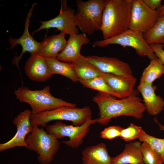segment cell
I'll return each instance as SVG.
<instances>
[{
    "mask_svg": "<svg viewBox=\"0 0 164 164\" xmlns=\"http://www.w3.org/2000/svg\"><path fill=\"white\" fill-rule=\"evenodd\" d=\"M122 128L119 126H111L105 128L100 133L101 138L105 139L112 140L120 137Z\"/></svg>",
    "mask_w": 164,
    "mask_h": 164,
    "instance_id": "f1b7e54d",
    "label": "cell"
},
{
    "mask_svg": "<svg viewBox=\"0 0 164 164\" xmlns=\"http://www.w3.org/2000/svg\"><path fill=\"white\" fill-rule=\"evenodd\" d=\"M91 119V111L88 106L82 108L62 106L40 113L32 114L30 121L32 125L43 128L46 127L48 122L54 120L70 121L74 126H80Z\"/></svg>",
    "mask_w": 164,
    "mask_h": 164,
    "instance_id": "5b68a950",
    "label": "cell"
},
{
    "mask_svg": "<svg viewBox=\"0 0 164 164\" xmlns=\"http://www.w3.org/2000/svg\"><path fill=\"white\" fill-rule=\"evenodd\" d=\"M36 4L35 3L32 5L27 14L25 24V29L22 36L18 39L10 37L9 39V42L10 45V49L14 48L18 44L20 45L22 48V51L20 55L15 56L12 62V63L15 65L19 70V61L25 53L28 52L32 54L39 52L40 43L37 42L33 38L30 34L29 30L30 19L32 15L34 7Z\"/></svg>",
    "mask_w": 164,
    "mask_h": 164,
    "instance_id": "4fadbf2b",
    "label": "cell"
},
{
    "mask_svg": "<svg viewBox=\"0 0 164 164\" xmlns=\"http://www.w3.org/2000/svg\"><path fill=\"white\" fill-rule=\"evenodd\" d=\"M62 32L45 38L40 43L38 53L45 58H56L64 49L67 41Z\"/></svg>",
    "mask_w": 164,
    "mask_h": 164,
    "instance_id": "ac0fdd59",
    "label": "cell"
},
{
    "mask_svg": "<svg viewBox=\"0 0 164 164\" xmlns=\"http://www.w3.org/2000/svg\"><path fill=\"white\" fill-rule=\"evenodd\" d=\"M86 57L88 61L102 72L126 77L133 76L129 65L116 58L95 55Z\"/></svg>",
    "mask_w": 164,
    "mask_h": 164,
    "instance_id": "7c38bea8",
    "label": "cell"
},
{
    "mask_svg": "<svg viewBox=\"0 0 164 164\" xmlns=\"http://www.w3.org/2000/svg\"><path fill=\"white\" fill-rule=\"evenodd\" d=\"M106 0H77L75 19L82 33L89 35L101 30Z\"/></svg>",
    "mask_w": 164,
    "mask_h": 164,
    "instance_id": "277c9868",
    "label": "cell"
},
{
    "mask_svg": "<svg viewBox=\"0 0 164 164\" xmlns=\"http://www.w3.org/2000/svg\"><path fill=\"white\" fill-rule=\"evenodd\" d=\"M61 5L59 15L55 18L46 21H40L41 25L33 33L41 30L56 28L66 34L69 35L78 34V29L74 17L75 11L69 7L66 0L60 1Z\"/></svg>",
    "mask_w": 164,
    "mask_h": 164,
    "instance_id": "30bf717a",
    "label": "cell"
},
{
    "mask_svg": "<svg viewBox=\"0 0 164 164\" xmlns=\"http://www.w3.org/2000/svg\"><path fill=\"white\" fill-rule=\"evenodd\" d=\"M143 162L144 164H162V158L160 155L153 149L147 143L141 144Z\"/></svg>",
    "mask_w": 164,
    "mask_h": 164,
    "instance_id": "4316f807",
    "label": "cell"
},
{
    "mask_svg": "<svg viewBox=\"0 0 164 164\" xmlns=\"http://www.w3.org/2000/svg\"><path fill=\"white\" fill-rule=\"evenodd\" d=\"M143 1L149 7L155 10H157L162 5L161 0H143Z\"/></svg>",
    "mask_w": 164,
    "mask_h": 164,
    "instance_id": "4dcf8cb0",
    "label": "cell"
},
{
    "mask_svg": "<svg viewBox=\"0 0 164 164\" xmlns=\"http://www.w3.org/2000/svg\"><path fill=\"white\" fill-rule=\"evenodd\" d=\"M142 128L133 123H131L127 128H123L120 137L126 142L138 138V134Z\"/></svg>",
    "mask_w": 164,
    "mask_h": 164,
    "instance_id": "83f0119b",
    "label": "cell"
},
{
    "mask_svg": "<svg viewBox=\"0 0 164 164\" xmlns=\"http://www.w3.org/2000/svg\"><path fill=\"white\" fill-rule=\"evenodd\" d=\"M138 138L141 142L147 143L153 149L159 153L162 157L164 164V139L149 135L142 128L138 134Z\"/></svg>",
    "mask_w": 164,
    "mask_h": 164,
    "instance_id": "484cf974",
    "label": "cell"
},
{
    "mask_svg": "<svg viewBox=\"0 0 164 164\" xmlns=\"http://www.w3.org/2000/svg\"><path fill=\"white\" fill-rule=\"evenodd\" d=\"M111 88L123 98L131 95L135 90L137 79L133 76L126 77L102 72L101 76Z\"/></svg>",
    "mask_w": 164,
    "mask_h": 164,
    "instance_id": "e0dca14e",
    "label": "cell"
},
{
    "mask_svg": "<svg viewBox=\"0 0 164 164\" xmlns=\"http://www.w3.org/2000/svg\"><path fill=\"white\" fill-rule=\"evenodd\" d=\"M162 44L163 46L164 47V43L163 44Z\"/></svg>",
    "mask_w": 164,
    "mask_h": 164,
    "instance_id": "836d02e7",
    "label": "cell"
},
{
    "mask_svg": "<svg viewBox=\"0 0 164 164\" xmlns=\"http://www.w3.org/2000/svg\"><path fill=\"white\" fill-rule=\"evenodd\" d=\"M141 144L138 141L126 144L121 153L112 157V164H140L143 163Z\"/></svg>",
    "mask_w": 164,
    "mask_h": 164,
    "instance_id": "ffe728a7",
    "label": "cell"
},
{
    "mask_svg": "<svg viewBox=\"0 0 164 164\" xmlns=\"http://www.w3.org/2000/svg\"><path fill=\"white\" fill-rule=\"evenodd\" d=\"M143 35L149 45L163 44L164 43V14L159 16L152 28Z\"/></svg>",
    "mask_w": 164,
    "mask_h": 164,
    "instance_id": "cb8c5ba5",
    "label": "cell"
},
{
    "mask_svg": "<svg viewBox=\"0 0 164 164\" xmlns=\"http://www.w3.org/2000/svg\"><path fill=\"white\" fill-rule=\"evenodd\" d=\"M164 74V64L157 58L151 60L144 70L140 83L152 84L154 81L160 78Z\"/></svg>",
    "mask_w": 164,
    "mask_h": 164,
    "instance_id": "603a6c76",
    "label": "cell"
},
{
    "mask_svg": "<svg viewBox=\"0 0 164 164\" xmlns=\"http://www.w3.org/2000/svg\"><path fill=\"white\" fill-rule=\"evenodd\" d=\"M31 54L24 67L26 75L32 80L45 81L53 75L45 58L38 53Z\"/></svg>",
    "mask_w": 164,
    "mask_h": 164,
    "instance_id": "5bb4252c",
    "label": "cell"
},
{
    "mask_svg": "<svg viewBox=\"0 0 164 164\" xmlns=\"http://www.w3.org/2000/svg\"><path fill=\"white\" fill-rule=\"evenodd\" d=\"M144 164V163L143 162V163H141V164Z\"/></svg>",
    "mask_w": 164,
    "mask_h": 164,
    "instance_id": "e575fe53",
    "label": "cell"
},
{
    "mask_svg": "<svg viewBox=\"0 0 164 164\" xmlns=\"http://www.w3.org/2000/svg\"><path fill=\"white\" fill-rule=\"evenodd\" d=\"M157 87L145 83H139L137 90L143 98L146 111L149 114L156 116L164 109V101L155 93Z\"/></svg>",
    "mask_w": 164,
    "mask_h": 164,
    "instance_id": "9a60e30c",
    "label": "cell"
},
{
    "mask_svg": "<svg viewBox=\"0 0 164 164\" xmlns=\"http://www.w3.org/2000/svg\"><path fill=\"white\" fill-rule=\"evenodd\" d=\"M50 87L47 86L40 90H32L27 87H19L14 92L16 99L22 103L29 104L32 114L55 109L62 106L76 107L75 104L56 98L50 92Z\"/></svg>",
    "mask_w": 164,
    "mask_h": 164,
    "instance_id": "3957f363",
    "label": "cell"
},
{
    "mask_svg": "<svg viewBox=\"0 0 164 164\" xmlns=\"http://www.w3.org/2000/svg\"><path fill=\"white\" fill-rule=\"evenodd\" d=\"M32 114L31 111L26 109L14 118L13 123L16 126V132L11 139L5 143L0 144V152L16 147L27 148L26 138L27 135L32 129V125L30 121Z\"/></svg>",
    "mask_w": 164,
    "mask_h": 164,
    "instance_id": "8fae6325",
    "label": "cell"
},
{
    "mask_svg": "<svg viewBox=\"0 0 164 164\" xmlns=\"http://www.w3.org/2000/svg\"><path fill=\"white\" fill-rule=\"evenodd\" d=\"M132 0H106L101 29L104 39L129 29Z\"/></svg>",
    "mask_w": 164,
    "mask_h": 164,
    "instance_id": "7a4b0ae2",
    "label": "cell"
},
{
    "mask_svg": "<svg viewBox=\"0 0 164 164\" xmlns=\"http://www.w3.org/2000/svg\"><path fill=\"white\" fill-rule=\"evenodd\" d=\"M90 42L86 35L82 33L70 35L64 49L56 58L61 61L71 63L81 54L82 46Z\"/></svg>",
    "mask_w": 164,
    "mask_h": 164,
    "instance_id": "2e32d148",
    "label": "cell"
},
{
    "mask_svg": "<svg viewBox=\"0 0 164 164\" xmlns=\"http://www.w3.org/2000/svg\"><path fill=\"white\" fill-rule=\"evenodd\" d=\"M25 141L27 149L38 155V160L41 164H50L60 145L58 139L48 133L43 127L39 128L36 125H32V130L27 135Z\"/></svg>",
    "mask_w": 164,
    "mask_h": 164,
    "instance_id": "8992f818",
    "label": "cell"
},
{
    "mask_svg": "<svg viewBox=\"0 0 164 164\" xmlns=\"http://www.w3.org/2000/svg\"><path fill=\"white\" fill-rule=\"evenodd\" d=\"M111 44H118L124 47H132L138 55L142 57L146 56L150 60L157 58L150 45L145 40L143 33L139 32L128 29L111 38L96 40L94 45L103 48Z\"/></svg>",
    "mask_w": 164,
    "mask_h": 164,
    "instance_id": "52a82bcc",
    "label": "cell"
},
{
    "mask_svg": "<svg viewBox=\"0 0 164 164\" xmlns=\"http://www.w3.org/2000/svg\"><path fill=\"white\" fill-rule=\"evenodd\" d=\"M70 63L77 75L79 82L101 76L102 73L81 54Z\"/></svg>",
    "mask_w": 164,
    "mask_h": 164,
    "instance_id": "44dd1931",
    "label": "cell"
},
{
    "mask_svg": "<svg viewBox=\"0 0 164 164\" xmlns=\"http://www.w3.org/2000/svg\"><path fill=\"white\" fill-rule=\"evenodd\" d=\"M45 59L53 74L65 76L74 83L79 81L77 75L70 63L61 62L56 58Z\"/></svg>",
    "mask_w": 164,
    "mask_h": 164,
    "instance_id": "7402d4cb",
    "label": "cell"
},
{
    "mask_svg": "<svg viewBox=\"0 0 164 164\" xmlns=\"http://www.w3.org/2000/svg\"><path fill=\"white\" fill-rule=\"evenodd\" d=\"M154 121L155 122H156L158 125L159 126V127L160 128V130L164 131V125H162V124H160V123H159L158 122L157 119L156 118H154Z\"/></svg>",
    "mask_w": 164,
    "mask_h": 164,
    "instance_id": "d6a6232c",
    "label": "cell"
},
{
    "mask_svg": "<svg viewBox=\"0 0 164 164\" xmlns=\"http://www.w3.org/2000/svg\"><path fill=\"white\" fill-rule=\"evenodd\" d=\"M157 10L159 12V16L164 14V5H162V6L158 9Z\"/></svg>",
    "mask_w": 164,
    "mask_h": 164,
    "instance_id": "1f68e13d",
    "label": "cell"
},
{
    "mask_svg": "<svg viewBox=\"0 0 164 164\" xmlns=\"http://www.w3.org/2000/svg\"><path fill=\"white\" fill-rule=\"evenodd\" d=\"M150 45L157 57L164 64V50L162 44H156Z\"/></svg>",
    "mask_w": 164,
    "mask_h": 164,
    "instance_id": "f546056e",
    "label": "cell"
},
{
    "mask_svg": "<svg viewBox=\"0 0 164 164\" xmlns=\"http://www.w3.org/2000/svg\"><path fill=\"white\" fill-rule=\"evenodd\" d=\"M97 122V119H91L80 126L67 125L62 121L56 122L53 125H47L46 131L56 139L68 137V141L62 142L72 148H77L82 143L83 138L89 131L91 125Z\"/></svg>",
    "mask_w": 164,
    "mask_h": 164,
    "instance_id": "ba28073f",
    "label": "cell"
},
{
    "mask_svg": "<svg viewBox=\"0 0 164 164\" xmlns=\"http://www.w3.org/2000/svg\"><path fill=\"white\" fill-rule=\"evenodd\" d=\"M137 90L130 96L119 99L110 95L99 92L93 98L98 105L99 117L97 122L107 125L111 120L115 117L125 116L140 119L146 111L145 107Z\"/></svg>",
    "mask_w": 164,
    "mask_h": 164,
    "instance_id": "6da1fadb",
    "label": "cell"
},
{
    "mask_svg": "<svg viewBox=\"0 0 164 164\" xmlns=\"http://www.w3.org/2000/svg\"><path fill=\"white\" fill-rule=\"evenodd\" d=\"M159 16L157 10L151 9L143 0H132L129 29L145 33L154 26Z\"/></svg>",
    "mask_w": 164,
    "mask_h": 164,
    "instance_id": "9c48e42d",
    "label": "cell"
},
{
    "mask_svg": "<svg viewBox=\"0 0 164 164\" xmlns=\"http://www.w3.org/2000/svg\"><path fill=\"white\" fill-rule=\"evenodd\" d=\"M80 82L84 87L95 90L99 92L108 94L119 99L123 98L120 94L111 88L101 76Z\"/></svg>",
    "mask_w": 164,
    "mask_h": 164,
    "instance_id": "d4e9b609",
    "label": "cell"
},
{
    "mask_svg": "<svg viewBox=\"0 0 164 164\" xmlns=\"http://www.w3.org/2000/svg\"><path fill=\"white\" fill-rule=\"evenodd\" d=\"M82 155V164H112V157L104 143L87 147Z\"/></svg>",
    "mask_w": 164,
    "mask_h": 164,
    "instance_id": "d6986e66",
    "label": "cell"
}]
</instances>
